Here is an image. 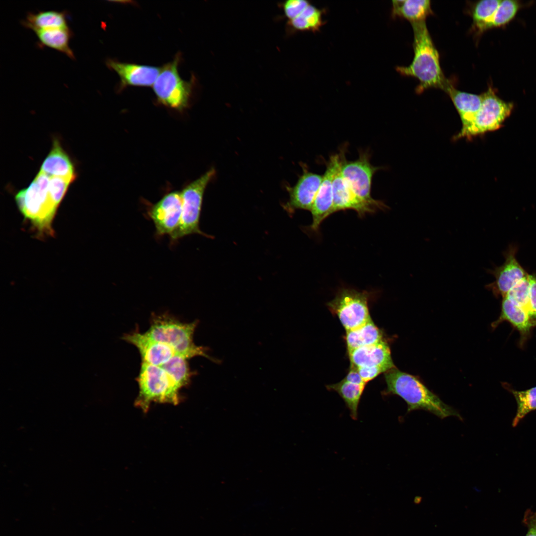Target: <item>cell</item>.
<instances>
[{"instance_id": "6da1fadb", "label": "cell", "mask_w": 536, "mask_h": 536, "mask_svg": "<svg viewBox=\"0 0 536 536\" xmlns=\"http://www.w3.org/2000/svg\"><path fill=\"white\" fill-rule=\"evenodd\" d=\"M411 23L413 31L414 57L408 66L397 67V71L402 75L414 77L419 80L417 92L429 88L445 91L450 83L442 72L439 55L425 20Z\"/></svg>"}, {"instance_id": "7a4b0ae2", "label": "cell", "mask_w": 536, "mask_h": 536, "mask_svg": "<svg viewBox=\"0 0 536 536\" xmlns=\"http://www.w3.org/2000/svg\"><path fill=\"white\" fill-rule=\"evenodd\" d=\"M387 385L382 392L384 396L396 395L402 398L407 405V413L424 410L443 419L462 417L454 408L444 403L417 377L393 368L384 373Z\"/></svg>"}, {"instance_id": "3957f363", "label": "cell", "mask_w": 536, "mask_h": 536, "mask_svg": "<svg viewBox=\"0 0 536 536\" xmlns=\"http://www.w3.org/2000/svg\"><path fill=\"white\" fill-rule=\"evenodd\" d=\"M50 179L39 171L29 186L15 197L20 211L41 235L54 234L52 223L59 207L48 191Z\"/></svg>"}, {"instance_id": "277c9868", "label": "cell", "mask_w": 536, "mask_h": 536, "mask_svg": "<svg viewBox=\"0 0 536 536\" xmlns=\"http://www.w3.org/2000/svg\"><path fill=\"white\" fill-rule=\"evenodd\" d=\"M198 323L182 322L168 314L154 315L145 333L154 340L170 346L176 354L188 359L202 356L215 362L216 361L207 354L205 348L196 345L194 342Z\"/></svg>"}, {"instance_id": "5b68a950", "label": "cell", "mask_w": 536, "mask_h": 536, "mask_svg": "<svg viewBox=\"0 0 536 536\" xmlns=\"http://www.w3.org/2000/svg\"><path fill=\"white\" fill-rule=\"evenodd\" d=\"M139 392L135 405L146 412L152 402L177 404L180 389L160 366L142 362L137 378Z\"/></svg>"}, {"instance_id": "8992f818", "label": "cell", "mask_w": 536, "mask_h": 536, "mask_svg": "<svg viewBox=\"0 0 536 536\" xmlns=\"http://www.w3.org/2000/svg\"><path fill=\"white\" fill-rule=\"evenodd\" d=\"M482 103L479 110L472 120L462 126L453 139L465 138L468 140L499 129L511 114L513 104L503 101L491 87L482 93Z\"/></svg>"}, {"instance_id": "52a82bcc", "label": "cell", "mask_w": 536, "mask_h": 536, "mask_svg": "<svg viewBox=\"0 0 536 536\" xmlns=\"http://www.w3.org/2000/svg\"><path fill=\"white\" fill-rule=\"evenodd\" d=\"M180 55L161 67L153 85V91L160 103L181 111L187 107L193 91L194 79L187 81L179 75L178 65Z\"/></svg>"}, {"instance_id": "ba28073f", "label": "cell", "mask_w": 536, "mask_h": 536, "mask_svg": "<svg viewBox=\"0 0 536 536\" xmlns=\"http://www.w3.org/2000/svg\"><path fill=\"white\" fill-rule=\"evenodd\" d=\"M215 173L213 168L210 169L183 190L181 220L177 229L170 236L172 241L193 234L207 236L200 228V219L204 192Z\"/></svg>"}, {"instance_id": "9c48e42d", "label": "cell", "mask_w": 536, "mask_h": 536, "mask_svg": "<svg viewBox=\"0 0 536 536\" xmlns=\"http://www.w3.org/2000/svg\"><path fill=\"white\" fill-rule=\"evenodd\" d=\"M370 295V292L365 290L343 287L327 306L330 312L338 317L346 331L352 330L371 319L368 306Z\"/></svg>"}, {"instance_id": "30bf717a", "label": "cell", "mask_w": 536, "mask_h": 536, "mask_svg": "<svg viewBox=\"0 0 536 536\" xmlns=\"http://www.w3.org/2000/svg\"><path fill=\"white\" fill-rule=\"evenodd\" d=\"M382 167L373 166L370 162L368 151L361 150L358 158L347 161L344 153L340 168L341 174L353 192L366 202L378 210H386L389 207L383 201L372 197L371 192L374 174Z\"/></svg>"}, {"instance_id": "8fae6325", "label": "cell", "mask_w": 536, "mask_h": 536, "mask_svg": "<svg viewBox=\"0 0 536 536\" xmlns=\"http://www.w3.org/2000/svg\"><path fill=\"white\" fill-rule=\"evenodd\" d=\"M345 151L344 149H341L339 153L331 155L325 163L326 170L310 211L313 218L310 228L314 232H317L323 221L331 215L333 206V181L341 164Z\"/></svg>"}, {"instance_id": "7c38bea8", "label": "cell", "mask_w": 536, "mask_h": 536, "mask_svg": "<svg viewBox=\"0 0 536 536\" xmlns=\"http://www.w3.org/2000/svg\"><path fill=\"white\" fill-rule=\"evenodd\" d=\"M182 211V195L178 191L165 195L152 205L149 215L154 224L156 234L170 236L179 225Z\"/></svg>"}, {"instance_id": "4fadbf2b", "label": "cell", "mask_w": 536, "mask_h": 536, "mask_svg": "<svg viewBox=\"0 0 536 536\" xmlns=\"http://www.w3.org/2000/svg\"><path fill=\"white\" fill-rule=\"evenodd\" d=\"M302 167V173L296 183L286 186L289 199L283 207L290 214L296 209L310 211L322 180L323 175L310 171L305 165Z\"/></svg>"}, {"instance_id": "5bb4252c", "label": "cell", "mask_w": 536, "mask_h": 536, "mask_svg": "<svg viewBox=\"0 0 536 536\" xmlns=\"http://www.w3.org/2000/svg\"><path fill=\"white\" fill-rule=\"evenodd\" d=\"M516 253L515 247L510 248L503 265L489 270L494 275L495 280L486 287L496 296L505 297L518 282L528 274L518 261Z\"/></svg>"}, {"instance_id": "9a60e30c", "label": "cell", "mask_w": 536, "mask_h": 536, "mask_svg": "<svg viewBox=\"0 0 536 536\" xmlns=\"http://www.w3.org/2000/svg\"><path fill=\"white\" fill-rule=\"evenodd\" d=\"M106 64L108 68L116 72L120 77L119 91L129 86H151L161 68L149 65L123 63L113 59H108Z\"/></svg>"}, {"instance_id": "2e32d148", "label": "cell", "mask_w": 536, "mask_h": 536, "mask_svg": "<svg viewBox=\"0 0 536 536\" xmlns=\"http://www.w3.org/2000/svg\"><path fill=\"white\" fill-rule=\"evenodd\" d=\"M123 339L137 348L142 362L151 365L160 366L176 354L170 346L154 340L146 333L128 334L123 336Z\"/></svg>"}, {"instance_id": "e0dca14e", "label": "cell", "mask_w": 536, "mask_h": 536, "mask_svg": "<svg viewBox=\"0 0 536 536\" xmlns=\"http://www.w3.org/2000/svg\"><path fill=\"white\" fill-rule=\"evenodd\" d=\"M340 166L333 181V206L331 214L350 209L355 210L359 217H362L367 213L377 210L375 207L364 201L353 192L341 174Z\"/></svg>"}, {"instance_id": "ac0fdd59", "label": "cell", "mask_w": 536, "mask_h": 536, "mask_svg": "<svg viewBox=\"0 0 536 536\" xmlns=\"http://www.w3.org/2000/svg\"><path fill=\"white\" fill-rule=\"evenodd\" d=\"M350 366L355 367H380L387 371L396 367L388 343L382 340L348 352Z\"/></svg>"}, {"instance_id": "d6986e66", "label": "cell", "mask_w": 536, "mask_h": 536, "mask_svg": "<svg viewBox=\"0 0 536 536\" xmlns=\"http://www.w3.org/2000/svg\"><path fill=\"white\" fill-rule=\"evenodd\" d=\"M40 172L51 177H60L73 181L76 174L73 164L57 139H54L50 152L43 162Z\"/></svg>"}, {"instance_id": "ffe728a7", "label": "cell", "mask_w": 536, "mask_h": 536, "mask_svg": "<svg viewBox=\"0 0 536 536\" xmlns=\"http://www.w3.org/2000/svg\"><path fill=\"white\" fill-rule=\"evenodd\" d=\"M504 321L511 323L524 337L528 335L531 328L535 326L529 313L506 297L503 298L499 317L491 326L495 328Z\"/></svg>"}, {"instance_id": "44dd1931", "label": "cell", "mask_w": 536, "mask_h": 536, "mask_svg": "<svg viewBox=\"0 0 536 536\" xmlns=\"http://www.w3.org/2000/svg\"><path fill=\"white\" fill-rule=\"evenodd\" d=\"M449 96L461 120L462 126L469 123L479 110L482 103V95L463 92L457 89L451 83L445 91Z\"/></svg>"}, {"instance_id": "7402d4cb", "label": "cell", "mask_w": 536, "mask_h": 536, "mask_svg": "<svg viewBox=\"0 0 536 536\" xmlns=\"http://www.w3.org/2000/svg\"><path fill=\"white\" fill-rule=\"evenodd\" d=\"M344 339L347 352L384 340L382 331L371 319L356 329L346 331Z\"/></svg>"}, {"instance_id": "603a6c76", "label": "cell", "mask_w": 536, "mask_h": 536, "mask_svg": "<svg viewBox=\"0 0 536 536\" xmlns=\"http://www.w3.org/2000/svg\"><path fill=\"white\" fill-rule=\"evenodd\" d=\"M21 23L24 27L34 32L40 30L69 27L66 13L54 10L39 11L36 13L29 12Z\"/></svg>"}, {"instance_id": "cb8c5ba5", "label": "cell", "mask_w": 536, "mask_h": 536, "mask_svg": "<svg viewBox=\"0 0 536 536\" xmlns=\"http://www.w3.org/2000/svg\"><path fill=\"white\" fill-rule=\"evenodd\" d=\"M34 32L41 45L56 50L69 58L75 59L69 44L72 36V32L69 27L40 30Z\"/></svg>"}, {"instance_id": "d4e9b609", "label": "cell", "mask_w": 536, "mask_h": 536, "mask_svg": "<svg viewBox=\"0 0 536 536\" xmlns=\"http://www.w3.org/2000/svg\"><path fill=\"white\" fill-rule=\"evenodd\" d=\"M432 13L428 0L393 1V15L403 17L411 23L425 20Z\"/></svg>"}, {"instance_id": "484cf974", "label": "cell", "mask_w": 536, "mask_h": 536, "mask_svg": "<svg viewBox=\"0 0 536 536\" xmlns=\"http://www.w3.org/2000/svg\"><path fill=\"white\" fill-rule=\"evenodd\" d=\"M366 384H357L343 379L334 384L326 386L328 390L337 392L344 402L353 420L358 418L359 403Z\"/></svg>"}, {"instance_id": "4316f807", "label": "cell", "mask_w": 536, "mask_h": 536, "mask_svg": "<svg viewBox=\"0 0 536 536\" xmlns=\"http://www.w3.org/2000/svg\"><path fill=\"white\" fill-rule=\"evenodd\" d=\"M504 387L514 397L517 409L512 421V426L516 427L525 416L536 409V387L525 391H517L504 384Z\"/></svg>"}, {"instance_id": "83f0119b", "label": "cell", "mask_w": 536, "mask_h": 536, "mask_svg": "<svg viewBox=\"0 0 536 536\" xmlns=\"http://www.w3.org/2000/svg\"><path fill=\"white\" fill-rule=\"evenodd\" d=\"M187 358L175 354L167 362L160 366L181 389L189 384L192 373Z\"/></svg>"}, {"instance_id": "f1b7e54d", "label": "cell", "mask_w": 536, "mask_h": 536, "mask_svg": "<svg viewBox=\"0 0 536 536\" xmlns=\"http://www.w3.org/2000/svg\"><path fill=\"white\" fill-rule=\"evenodd\" d=\"M501 0H482L473 8V26L479 33L489 29V25Z\"/></svg>"}, {"instance_id": "f546056e", "label": "cell", "mask_w": 536, "mask_h": 536, "mask_svg": "<svg viewBox=\"0 0 536 536\" xmlns=\"http://www.w3.org/2000/svg\"><path fill=\"white\" fill-rule=\"evenodd\" d=\"M290 24L299 30L317 31L322 24L321 11L309 4L298 16L290 20Z\"/></svg>"}, {"instance_id": "4dcf8cb0", "label": "cell", "mask_w": 536, "mask_h": 536, "mask_svg": "<svg viewBox=\"0 0 536 536\" xmlns=\"http://www.w3.org/2000/svg\"><path fill=\"white\" fill-rule=\"evenodd\" d=\"M520 7L519 1L501 0L490 22L489 29L502 27L508 24L515 17Z\"/></svg>"}, {"instance_id": "1f68e13d", "label": "cell", "mask_w": 536, "mask_h": 536, "mask_svg": "<svg viewBox=\"0 0 536 536\" xmlns=\"http://www.w3.org/2000/svg\"><path fill=\"white\" fill-rule=\"evenodd\" d=\"M530 295L529 274L518 282L505 296L529 313Z\"/></svg>"}, {"instance_id": "d6a6232c", "label": "cell", "mask_w": 536, "mask_h": 536, "mask_svg": "<svg viewBox=\"0 0 536 536\" xmlns=\"http://www.w3.org/2000/svg\"><path fill=\"white\" fill-rule=\"evenodd\" d=\"M72 182L67 179L50 177L48 191L54 201L59 206Z\"/></svg>"}, {"instance_id": "836d02e7", "label": "cell", "mask_w": 536, "mask_h": 536, "mask_svg": "<svg viewBox=\"0 0 536 536\" xmlns=\"http://www.w3.org/2000/svg\"><path fill=\"white\" fill-rule=\"evenodd\" d=\"M309 5V2L305 0H289L283 3V8L285 16L290 21L298 16Z\"/></svg>"}, {"instance_id": "e575fe53", "label": "cell", "mask_w": 536, "mask_h": 536, "mask_svg": "<svg viewBox=\"0 0 536 536\" xmlns=\"http://www.w3.org/2000/svg\"><path fill=\"white\" fill-rule=\"evenodd\" d=\"M530 295L529 314L534 324L536 326V276L529 274Z\"/></svg>"}, {"instance_id": "d590c367", "label": "cell", "mask_w": 536, "mask_h": 536, "mask_svg": "<svg viewBox=\"0 0 536 536\" xmlns=\"http://www.w3.org/2000/svg\"><path fill=\"white\" fill-rule=\"evenodd\" d=\"M364 382L366 384L373 380L379 375L387 371L380 367H362L356 368Z\"/></svg>"}, {"instance_id": "8d00e7d4", "label": "cell", "mask_w": 536, "mask_h": 536, "mask_svg": "<svg viewBox=\"0 0 536 536\" xmlns=\"http://www.w3.org/2000/svg\"><path fill=\"white\" fill-rule=\"evenodd\" d=\"M344 380L357 384H366L363 382L356 367L350 366L349 370L343 379Z\"/></svg>"}, {"instance_id": "74e56055", "label": "cell", "mask_w": 536, "mask_h": 536, "mask_svg": "<svg viewBox=\"0 0 536 536\" xmlns=\"http://www.w3.org/2000/svg\"><path fill=\"white\" fill-rule=\"evenodd\" d=\"M525 521L529 527L525 536H536V521L529 515L525 517Z\"/></svg>"}, {"instance_id": "f35d334b", "label": "cell", "mask_w": 536, "mask_h": 536, "mask_svg": "<svg viewBox=\"0 0 536 536\" xmlns=\"http://www.w3.org/2000/svg\"><path fill=\"white\" fill-rule=\"evenodd\" d=\"M535 521H536V512L535 513H532L531 515H529Z\"/></svg>"}]
</instances>
